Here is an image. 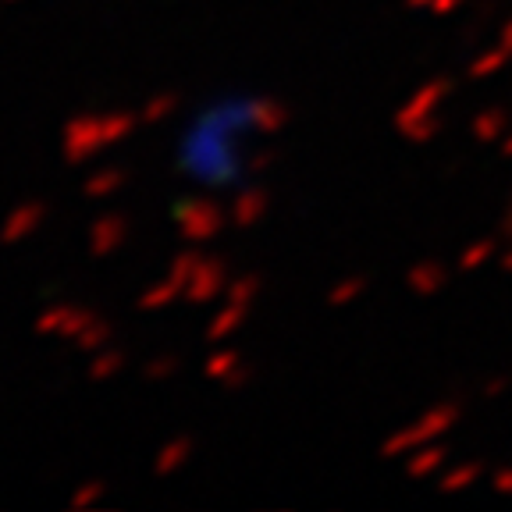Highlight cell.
<instances>
[{"instance_id": "24", "label": "cell", "mask_w": 512, "mask_h": 512, "mask_svg": "<svg viewBox=\"0 0 512 512\" xmlns=\"http://www.w3.org/2000/svg\"><path fill=\"white\" fill-rule=\"evenodd\" d=\"M235 367H242L239 349H228V345H221V349H214V352H210V356H207V363H203V374H207L210 381L221 384L224 377L232 374Z\"/></svg>"}, {"instance_id": "3", "label": "cell", "mask_w": 512, "mask_h": 512, "mask_svg": "<svg viewBox=\"0 0 512 512\" xmlns=\"http://www.w3.org/2000/svg\"><path fill=\"white\" fill-rule=\"evenodd\" d=\"M171 221L178 224V235H182L189 246H207L217 235L228 228V210L217 200H207V196H185L171 207Z\"/></svg>"}, {"instance_id": "11", "label": "cell", "mask_w": 512, "mask_h": 512, "mask_svg": "<svg viewBox=\"0 0 512 512\" xmlns=\"http://www.w3.org/2000/svg\"><path fill=\"white\" fill-rule=\"evenodd\" d=\"M406 285L413 296H438L441 288L448 285V267L441 260H434V256H424L406 271Z\"/></svg>"}, {"instance_id": "27", "label": "cell", "mask_w": 512, "mask_h": 512, "mask_svg": "<svg viewBox=\"0 0 512 512\" xmlns=\"http://www.w3.org/2000/svg\"><path fill=\"white\" fill-rule=\"evenodd\" d=\"M178 111V93H153L143 104V125H160Z\"/></svg>"}, {"instance_id": "37", "label": "cell", "mask_w": 512, "mask_h": 512, "mask_svg": "<svg viewBox=\"0 0 512 512\" xmlns=\"http://www.w3.org/2000/svg\"><path fill=\"white\" fill-rule=\"evenodd\" d=\"M498 43H502L505 50H512V18L502 22V29H498Z\"/></svg>"}, {"instance_id": "16", "label": "cell", "mask_w": 512, "mask_h": 512, "mask_svg": "<svg viewBox=\"0 0 512 512\" xmlns=\"http://www.w3.org/2000/svg\"><path fill=\"white\" fill-rule=\"evenodd\" d=\"M182 296H185V285H182V281H175L171 274H164V278L153 281V285L146 288L143 296L136 299V306L143 313H160V310H168V306L175 303V299H182Z\"/></svg>"}, {"instance_id": "14", "label": "cell", "mask_w": 512, "mask_h": 512, "mask_svg": "<svg viewBox=\"0 0 512 512\" xmlns=\"http://www.w3.org/2000/svg\"><path fill=\"white\" fill-rule=\"evenodd\" d=\"M445 466H448V448L441 445V441H431V445L413 448L406 456V477L431 480V477H438Z\"/></svg>"}, {"instance_id": "30", "label": "cell", "mask_w": 512, "mask_h": 512, "mask_svg": "<svg viewBox=\"0 0 512 512\" xmlns=\"http://www.w3.org/2000/svg\"><path fill=\"white\" fill-rule=\"evenodd\" d=\"M203 253L200 249H182V253L171 256V264H168V274L175 281H182V285H189V278L196 274V267H200Z\"/></svg>"}, {"instance_id": "18", "label": "cell", "mask_w": 512, "mask_h": 512, "mask_svg": "<svg viewBox=\"0 0 512 512\" xmlns=\"http://www.w3.org/2000/svg\"><path fill=\"white\" fill-rule=\"evenodd\" d=\"M246 317H249V306H242V303H224L221 310L210 317V324H207V342H228V338L235 335V331L246 324Z\"/></svg>"}, {"instance_id": "10", "label": "cell", "mask_w": 512, "mask_h": 512, "mask_svg": "<svg viewBox=\"0 0 512 512\" xmlns=\"http://www.w3.org/2000/svg\"><path fill=\"white\" fill-rule=\"evenodd\" d=\"M192 456H196V438H192V434H171V438L157 448V456H153V473H157V477H175Z\"/></svg>"}, {"instance_id": "17", "label": "cell", "mask_w": 512, "mask_h": 512, "mask_svg": "<svg viewBox=\"0 0 512 512\" xmlns=\"http://www.w3.org/2000/svg\"><path fill=\"white\" fill-rule=\"evenodd\" d=\"M128 182V171L118 168V164H107V168L93 171V175L82 182V192H86L89 200H111L114 192H121Z\"/></svg>"}, {"instance_id": "4", "label": "cell", "mask_w": 512, "mask_h": 512, "mask_svg": "<svg viewBox=\"0 0 512 512\" xmlns=\"http://www.w3.org/2000/svg\"><path fill=\"white\" fill-rule=\"evenodd\" d=\"M104 150H111V146H107V132H104V114L82 111L64 121V128H61L64 164L79 168V164H86V160H93L96 153H104Z\"/></svg>"}, {"instance_id": "15", "label": "cell", "mask_w": 512, "mask_h": 512, "mask_svg": "<svg viewBox=\"0 0 512 512\" xmlns=\"http://www.w3.org/2000/svg\"><path fill=\"white\" fill-rule=\"evenodd\" d=\"M480 477H484V463L463 459V463H452L438 473V491L441 495H463L473 484H480Z\"/></svg>"}, {"instance_id": "38", "label": "cell", "mask_w": 512, "mask_h": 512, "mask_svg": "<svg viewBox=\"0 0 512 512\" xmlns=\"http://www.w3.org/2000/svg\"><path fill=\"white\" fill-rule=\"evenodd\" d=\"M498 267H502L505 274H512V242L498 253Z\"/></svg>"}, {"instance_id": "34", "label": "cell", "mask_w": 512, "mask_h": 512, "mask_svg": "<svg viewBox=\"0 0 512 512\" xmlns=\"http://www.w3.org/2000/svg\"><path fill=\"white\" fill-rule=\"evenodd\" d=\"M459 8H466V0H431V8H427V15L448 18V15H456Z\"/></svg>"}, {"instance_id": "7", "label": "cell", "mask_w": 512, "mask_h": 512, "mask_svg": "<svg viewBox=\"0 0 512 512\" xmlns=\"http://www.w3.org/2000/svg\"><path fill=\"white\" fill-rule=\"evenodd\" d=\"M47 217V200H22L18 207L8 210V217L0 224V246H22V242H29L47 224Z\"/></svg>"}, {"instance_id": "36", "label": "cell", "mask_w": 512, "mask_h": 512, "mask_svg": "<svg viewBox=\"0 0 512 512\" xmlns=\"http://www.w3.org/2000/svg\"><path fill=\"white\" fill-rule=\"evenodd\" d=\"M274 160H278V157H274L271 150H264V153H256V157L249 160V168H253V171H267L274 164Z\"/></svg>"}, {"instance_id": "8", "label": "cell", "mask_w": 512, "mask_h": 512, "mask_svg": "<svg viewBox=\"0 0 512 512\" xmlns=\"http://www.w3.org/2000/svg\"><path fill=\"white\" fill-rule=\"evenodd\" d=\"M128 232H132V224H128L125 214H118V210L100 214L93 224H89V235H86L89 253H93L96 260H107V256H114L121 246H125Z\"/></svg>"}, {"instance_id": "22", "label": "cell", "mask_w": 512, "mask_h": 512, "mask_svg": "<svg viewBox=\"0 0 512 512\" xmlns=\"http://www.w3.org/2000/svg\"><path fill=\"white\" fill-rule=\"evenodd\" d=\"M139 125H143V114H139V111H104L107 146L128 143V139L139 132Z\"/></svg>"}, {"instance_id": "32", "label": "cell", "mask_w": 512, "mask_h": 512, "mask_svg": "<svg viewBox=\"0 0 512 512\" xmlns=\"http://www.w3.org/2000/svg\"><path fill=\"white\" fill-rule=\"evenodd\" d=\"M488 484H491V491H495V495L512 498V466H498V470H491Z\"/></svg>"}, {"instance_id": "40", "label": "cell", "mask_w": 512, "mask_h": 512, "mask_svg": "<svg viewBox=\"0 0 512 512\" xmlns=\"http://www.w3.org/2000/svg\"><path fill=\"white\" fill-rule=\"evenodd\" d=\"M498 146H502V153H505V157H512V128H509V136H505Z\"/></svg>"}, {"instance_id": "12", "label": "cell", "mask_w": 512, "mask_h": 512, "mask_svg": "<svg viewBox=\"0 0 512 512\" xmlns=\"http://www.w3.org/2000/svg\"><path fill=\"white\" fill-rule=\"evenodd\" d=\"M509 111L505 107H484V111H477L470 118V136L473 143H484V146H495L502 143L505 136H509Z\"/></svg>"}, {"instance_id": "26", "label": "cell", "mask_w": 512, "mask_h": 512, "mask_svg": "<svg viewBox=\"0 0 512 512\" xmlns=\"http://www.w3.org/2000/svg\"><path fill=\"white\" fill-rule=\"evenodd\" d=\"M260 288H264L260 274H235V278L228 281V292H224V299H228V303L253 306L256 296H260Z\"/></svg>"}, {"instance_id": "35", "label": "cell", "mask_w": 512, "mask_h": 512, "mask_svg": "<svg viewBox=\"0 0 512 512\" xmlns=\"http://www.w3.org/2000/svg\"><path fill=\"white\" fill-rule=\"evenodd\" d=\"M498 232H502L505 242H512V196H509V203H505V210H502V224H498Z\"/></svg>"}, {"instance_id": "1", "label": "cell", "mask_w": 512, "mask_h": 512, "mask_svg": "<svg viewBox=\"0 0 512 512\" xmlns=\"http://www.w3.org/2000/svg\"><path fill=\"white\" fill-rule=\"evenodd\" d=\"M452 93H456V82L448 75H434V79L420 82L406 104L395 111V132L413 146L434 143L441 132V107L452 100Z\"/></svg>"}, {"instance_id": "23", "label": "cell", "mask_w": 512, "mask_h": 512, "mask_svg": "<svg viewBox=\"0 0 512 512\" xmlns=\"http://www.w3.org/2000/svg\"><path fill=\"white\" fill-rule=\"evenodd\" d=\"M125 363H128L125 352L114 349V345H107V349L93 352V360H89V367H86V377H89V381H96V384L114 381V377L125 370Z\"/></svg>"}, {"instance_id": "29", "label": "cell", "mask_w": 512, "mask_h": 512, "mask_svg": "<svg viewBox=\"0 0 512 512\" xmlns=\"http://www.w3.org/2000/svg\"><path fill=\"white\" fill-rule=\"evenodd\" d=\"M178 370H182V360H178V356H171V352H160V356H153V360L143 363V377H146V381H153V384L171 381Z\"/></svg>"}, {"instance_id": "41", "label": "cell", "mask_w": 512, "mask_h": 512, "mask_svg": "<svg viewBox=\"0 0 512 512\" xmlns=\"http://www.w3.org/2000/svg\"><path fill=\"white\" fill-rule=\"evenodd\" d=\"M8 4H18V0H8Z\"/></svg>"}, {"instance_id": "9", "label": "cell", "mask_w": 512, "mask_h": 512, "mask_svg": "<svg viewBox=\"0 0 512 512\" xmlns=\"http://www.w3.org/2000/svg\"><path fill=\"white\" fill-rule=\"evenodd\" d=\"M267 210H271V192L264 185H249V189H242L232 200L228 217H232V224L239 232H249V228H256V224L264 221Z\"/></svg>"}, {"instance_id": "5", "label": "cell", "mask_w": 512, "mask_h": 512, "mask_svg": "<svg viewBox=\"0 0 512 512\" xmlns=\"http://www.w3.org/2000/svg\"><path fill=\"white\" fill-rule=\"evenodd\" d=\"M100 317L96 310L89 306H79V303H54L36 317V335L43 338H64V342H75L82 331Z\"/></svg>"}, {"instance_id": "31", "label": "cell", "mask_w": 512, "mask_h": 512, "mask_svg": "<svg viewBox=\"0 0 512 512\" xmlns=\"http://www.w3.org/2000/svg\"><path fill=\"white\" fill-rule=\"evenodd\" d=\"M253 377H256V370L242 363V367H235L232 374L224 377L221 388H224V392H242V388H249V384H253Z\"/></svg>"}, {"instance_id": "20", "label": "cell", "mask_w": 512, "mask_h": 512, "mask_svg": "<svg viewBox=\"0 0 512 512\" xmlns=\"http://www.w3.org/2000/svg\"><path fill=\"white\" fill-rule=\"evenodd\" d=\"M367 288H370L367 274H345V278H338L335 285L328 288V306L331 310H345V306L360 303V299L367 296Z\"/></svg>"}, {"instance_id": "6", "label": "cell", "mask_w": 512, "mask_h": 512, "mask_svg": "<svg viewBox=\"0 0 512 512\" xmlns=\"http://www.w3.org/2000/svg\"><path fill=\"white\" fill-rule=\"evenodd\" d=\"M228 281H232V274H228V264H224L221 256L203 253L200 267H196V274H192L189 285H185L182 299L189 306H210L214 299H221L224 292H228Z\"/></svg>"}, {"instance_id": "39", "label": "cell", "mask_w": 512, "mask_h": 512, "mask_svg": "<svg viewBox=\"0 0 512 512\" xmlns=\"http://www.w3.org/2000/svg\"><path fill=\"white\" fill-rule=\"evenodd\" d=\"M406 8L409 11H427L431 8V0H406Z\"/></svg>"}, {"instance_id": "19", "label": "cell", "mask_w": 512, "mask_h": 512, "mask_svg": "<svg viewBox=\"0 0 512 512\" xmlns=\"http://www.w3.org/2000/svg\"><path fill=\"white\" fill-rule=\"evenodd\" d=\"M512 61V50H505L502 43H495V47L480 50L477 57H470V64H466V75H470L473 82H484V79H495L498 72H505Z\"/></svg>"}, {"instance_id": "2", "label": "cell", "mask_w": 512, "mask_h": 512, "mask_svg": "<svg viewBox=\"0 0 512 512\" xmlns=\"http://www.w3.org/2000/svg\"><path fill=\"white\" fill-rule=\"evenodd\" d=\"M459 416H463V406L456 399H441L434 406H427L424 413L409 420L406 427H395L388 438L381 441V456L384 459H406L413 448L420 445H431V441H441L452 427L459 424Z\"/></svg>"}, {"instance_id": "28", "label": "cell", "mask_w": 512, "mask_h": 512, "mask_svg": "<svg viewBox=\"0 0 512 512\" xmlns=\"http://www.w3.org/2000/svg\"><path fill=\"white\" fill-rule=\"evenodd\" d=\"M104 498H107L104 480H82L79 488L72 491V498H68V505H72L75 512H82V509H93V505H100Z\"/></svg>"}, {"instance_id": "13", "label": "cell", "mask_w": 512, "mask_h": 512, "mask_svg": "<svg viewBox=\"0 0 512 512\" xmlns=\"http://www.w3.org/2000/svg\"><path fill=\"white\" fill-rule=\"evenodd\" d=\"M249 121H253L256 132L278 136V132H285V128L292 125V111H288V104L274 100V96H260V100L249 107Z\"/></svg>"}, {"instance_id": "33", "label": "cell", "mask_w": 512, "mask_h": 512, "mask_svg": "<svg viewBox=\"0 0 512 512\" xmlns=\"http://www.w3.org/2000/svg\"><path fill=\"white\" fill-rule=\"evenodd\" d=\"M509 388H512V377L509 374H498V377H488V381L480 384V395H484V399H502Z\"/></svg>"}, {"instance_id": "25", "label": "cell", "mask_w": 512, "mask_h": 512, "mask_svg": "<svg viewBox=\"0 0 512 512\" xmlns=\"http://www.w3.org/2000/svg\"><path fill=\"white\" fill-rule=\"evenodd\" d=\"M111 342H114V324H111V320H104V317H96L93 324H89V328L82 331L79 338H75V349L100 352V349H107Z\"/></svg>"}, {"instance_id": "21", "label": "cell", "mask_w": 512, "mask_h": 512, "mask_svg": "<svg viewBox=\"0 0 512 512\" xmlns=\"http://www.w3.org/2000/svg\"><path fill=\"white\" fill-rule=\"evenodd\" d=\"M498 242L495 239H473V242H466L463 246V253L456 256V267L463 274H473V271H480V267H488L491 260H498Z\"/></svg>"}]
</instances>
